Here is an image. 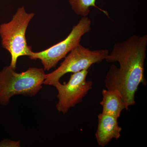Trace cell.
Masks as SVG:
<instances>
[{"instance_id": "6da1fadb", "label": "cell", "mask_w": 147, "mask_h": 147, "mask_svg": "<svg viewBox=\"0 0 147 147\" xmlns=\"http://www.w3.org/2000/svg\"><path fill=\"white\" fill-rule=\"evenodd\" d=\"M147 47V34L134 35L116 43L105 59L107 62H117L119 64V67L110 66L105 80L106 89L118 91L127 110L135 105V94L139 85H146L144 65Z\"/></svg>"}, {"instance_id": "7a4b0ae2", "label": "cell", "mask_w": 147, "mask_h": 147, "mask_svg": "<svg viewBox=\"0 0 147 147\" xmlns=\"http://www.w3.org/2000/svg\"><path fill=\"white\" fill-rule=\"evenodd\" d=\"M44 69L30 67L17 73L10 65L0 72V104L7 105L13 96H34L42 88L45 78Z\"/></svg>"}, {"instance_id": "3957f363", "label": "cell", "mask_w": 147, "mask_h": 147, "mask_svg": "<svg viewBox=\"0 0 147 147\" xmlns=\"http://www.w3.org/2000/svg\"><path fill=\"white\" fill-rule=\"evenodd\" d=\"M34 15V13H27L24 7H22L18 8L11 21L0 25L2 45L10 54V66L13 69H16L19 57H29L33 52L27 43L26 33Z\"/></svg>"}, {"instance_id": "277c9868", "label": "cell", "mask_w": 147, "mask_h": 147, "mask_svg": "<svg viewBox=\"0 0 147 147\" xmlns=\"http://www.w3.org/2000/svg\"><path fill=\"white\" fill-rule=\"evenodd\" d=\"M108 54L107 49L91 50L79 44L69 53L56 70L46 74L43 84L53 86L66 74L89 69L94 64L105 60Z\"/></svg>"}, {"instance_id": "5b68a950", "label": "cell", "mask_w": 147, "mask_h": 147, "mask_svg": "<svg viewBox=\"0 0 147 147\" xmlns=\"http://www.w3.org/2000/svg\"><path fill=\"white\" fill-rule=\"evenodd\" d=\"M91 28L90 19L88 16L82 17L79 23L74 26L65 39L43 51L32 52L29 58L32 60H40L44 70L49 71L65 58L74 48L80 44L82 36L90 32Z\"/></svg>"}, {"instance_id": "8992f818", "label": "cell", "mask_w": 147, "mask_h": 147, "mask_svg": "<svg viewBox=\"0 0 147 147\" xmlns=\"http://www.w3.org/2000/svg\"><path fill=\"white\" fill-rule=\"evenodd\" d=\"M88 73V69L72 73L67 83L62 84L59 82L53 86L58 91L59 101L56 107L59 113L65 114L70 108L83 102L92 87V82L86 80Z\"/></svg>"}, {"instance_id": "52a82bcc", "label": "cell", "mask_w": 147, "mask_h": 147, "mask_svg": "<svg viewBox=\"0 0 147 147\" xmlns=\"http://www.w3.org/2000/svg\"><path fill=\"white\" fill-rule=\"evenodd\" d=\"M98 119L95 137L99 146H106L112 139H118L120 137L122 129L119 125L118 119L101 113L98 116Z\"/></svg>"}, {"instance_id": "ba28073f", "label": "cell", "mask_w": 147, "mask_h": 147, "mask_svg": "<svg viewBox=\"0 0 147 147\" xmlns=\"http://www.w3.org/2000/svg\"><path fill=\"white\" fill-rule=\"evenodd\" d=\"M102 100L100 103L102 113L118 119L122 111L127 110L125 102L119 92L117 90H102Z\"/></svg>"}, {"instance_id": "9c48e42d", "label": "cell", "mask_w": 147, "mask_h": 147, "mask_svg": "<svg viewBox=\"0 0 147 147\" xmlns=\"http://www.w3.org/2000/svg\"><path fill=\"white\" fill-rule=\"evenodd\" d=\"M72 10L76 14L82 17L87 16L90 11V8L93 7L97 8L108 16V12L96 5V0H69Z\"/></svg>"}, {"instance_id": "30bf717a", "label": "cell", "mask_w": 147, "mask_h": 147, "mask_svg": "<svg viewBox=\"0 0 147 147\" xmlns=\"http://www.w3.org/2000/svg\"><path fill=\"white\" fill-rule=\"evenodd\" d=\"M21 146V143L19 141L15 142L8 139L3 140L0 142V147H14Z\"/></svg>"}]
</instances>
